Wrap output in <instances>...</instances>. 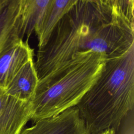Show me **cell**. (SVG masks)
Instances as JSON below:
<instances>
[{
    "instance_id": "obj_4",
    "label": "cell",
    "mask_w": 134,
    "mask_h": 134,
    "mask_svg": "<svg viewBox=\"0 0 134 134\" xmlns=\"http://www.w3.org/2000/svg\"><path fill=\"white\" fill-rule=\"evenodd\" d=\"M19 134H90L75 106L52 117L42 119Z\"/></svg>"
},
{
    "instance_id": "obj_2",
    "label": "cell",
    "mask_w": 134,
    "mask_h": 134,
    "mask_svg": "<svg viewBox=\"0 0 134 134\" xmlns=\"http://www.w3.org/2000/svg\"><path fill=\"white\" fill-rule=\"evenodd\" d=\"M76 106L90 134L118 131L134 110V43L107 58L99 76Z\"/></svg>"
},
{
    "instance_id": "obj_6",
    "label": "cell",
    "mask_w": 134,
    "mask_h": 134,
    "mask_svg": "<svg viewBox=\"0 0 134 134\" xmlns=\"http://www.w3.org/2000/svg\"><path fill=\"white\" fill-rule=\"evenodd\" d=\"M34 54L28 41L20 40L0 56V88H6L19 70L33 59Z\"/></svg>"
},
{
    "instance_id": "obj_1",
    "label": "cell",
    "mask_w": 134,
    "mask_h": 134,
    "mask_svg": "<svg viewBox=\"0 0 134 134\" xmlns=\"http://www.w3.org/2000/svg\"><path fill=\"white\" fill-rule=\"evenodd\" d=\"M134 43V23L108 5L79 0L59 21L35 62L39 81L92 52L119 55Z\"/></svg>"
},
{
    "instance_id": "obj_10",
    "label": "cell",
    "mask_w": 134,
    "mask_h": 134,
    "mask_svg": "<svg viewBox=\"0 0 134 134\" xmlns=\"http://www.w3.org/2000/svg\"><path fill=\"white\" fill-rule=\"evenodd\" d=\"M49 0H20V38L28 41L35 32Z\"/></svg>"
},
{
    "instance_id": "obj_5",
    "label": "cell",
    "mask_w": 134,
    "mask_h": 134,
    "mask_svg": "<svg viewBox=\"0 0 134 134\" xmlns=\"http://www.w3.org/2000/svg\"><path fill=\"white\" fill-rule=\"evenodd\" d=\"M31 114L30 102L13 97L0 88V134H19Z\"/></svg>"
},
{
    "instance_id": "obj_9",
    "label": "cell",
    "mask_w": 134,
    "mask_h": 134,
    "mask_svg": "<svg viewBox=\"0 0 134 134\" xmlns=\"http://www.w3.org/2000/svg\"><path fill=\"white\" fill-rule=\"evenodd\" d=\"M39 82L35 62L29 60L12 80L5 92L8 95L24 102L32 100Z\"/></svg>"
},
{
    "instance_id": "obj_7",
    "label": "cell",
    "mask_w": 134,
    "mask_h": 134,
    "mask_svg": "<svg viewBox=\"0 0 134 134\" xmlns=\"http://www.w3.org/2000/svg\"><path fill=\"white\" fill-rule=\"evenodd\" d=\"M20 40V0H10L0 12V56Z\"/></svg>"
},
{
    "instance_id": "obj_11",
    "label": "cell",
    "mask_w": 134,
    "mask_h": 134,
    "mask_svg": "<svg viewBox=\"0 0 134 134\" xmlns=\"http://www.w3.org/2000/svg\"><path fill=\"white\" fill-rule=\"evenodd\" d=\"M134 111L130 113L122 122L119 129L115 131L113 129L105 130L100 134H134Z\"/></svg>"
},
{
    "instance_id": "obj_8",
    "label": "cell",
    "mask_w": 134,
    "mask_h": 134,
    "mask_svg": "<svg viewBox=\"0 0 134 134\" xmlns=\"http://www.w3.org/2000/svg\"><path fill=\"white\" fill-rule=\"evenodd\" d=\"M79 0H49L35 32L38 49L47 43L55 26Z\"/></svg>"
},
{
    "instance_id": "obj_3",
    "label": "cell",
    "mask_w": 134,
    "mask_h": 134,
    "mask_svg": "<svg viewBox=\"0 0 134 134\" xmlns=\"http://www.w3.org/2000/svg\"><path fill=\"white\" fill-rule=\"evenodd\" d=\"M107 58L104 53L92 52L39 80L30 102V120L35 123L76 106L99 76Z\"/></svg>"
}]
</instances>
